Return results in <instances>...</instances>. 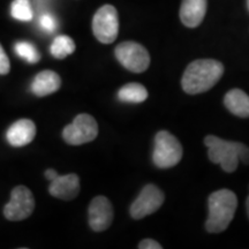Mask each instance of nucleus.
<instances>
[{"mask_svg":"<svg viewBox=\"0 0 249 249\" xmlns=\"http://www.w3.org/2000/svg\"><path fill=\"white\" fill-rule=\"evenodd\" d=\"M223 74L222 62L214 59H198L187 66L181 80L182 89L189 95L205 92L216 85Z\"/></svg>","mask_w":249,"mask_h":249,"instance_id":"f257e3e1","label":"nucleus"},{"mask_svg":"<svg viewBox=\"0 0 249 249\" xmlns=\"http://www.w3.org/2000/svg\"><path fill=\"white\" fill-rule=\"evenodd\" d=\"M208 156L214 164H219L225 172H234L239 161L249 164V148L240 142L226 141L217 136L208 135L204 139Z\"/></svg>","mask_w":249,"mask_h":249,"instance_id":"f03ea898","label":"nucleus"},{"mask_svg":"<svg viewBox=\"0 0 249 249\" xmlns=\"http://www.w3.org/2000/svg\"><path fill=\"white\" fill-rule=\"evenodd\" d=\"M208 214L205 229L210 233H220L229 227L238 208V197L230 189H219L208 198Z\"/></svg>","mask_w":249,"mask_h":249,"instance_id":"7ed1b4c3","label":"nucleus"},{"mask_svg":"<svg viewBox=\"0 0 249 249\" xmlns=\"http://www.w3.org/2000/svg\"><path fill=\"white\" fill-rule=\"evenodd\" d=\"M182 147L176 136L161 130L155 138V149L152 160L160 169H170L176 166L182 158Z\"/></svg>","mask_w":249,"mask_h":249,"instance_id":"20e7f679","label":"nucleus"},{"mask_svg":"<svg viewBox=\"0 0 249 249\" xmlns=\"http://www.w3.org/2000/svg\"><path fill=\"white\" fill-rule=\"evenodd\" d=\"M93 35L103 44H111L119 33V17L116 7L104 5L96 12L92 18Z\"/></svg>","mask_w":249,"mask_h":249,"instance_id":"39448f33","label":"nucleus"},{"mask_svg":"<svg viewBox=\"0 0 249 249\" xmlns=\"http://www.w3.org/2000/svg\"><path fill=\"white\" fill-rule=\"evenodd\" d=\"M98 124L90 114L81 113L62 130V138L71 145H81L97 138Z\"/></svg>","mask_w":249,"mask_h":249,"instance_id":"423d86ee","label":"nucleus"},{"mask_svg":"<svg viewBox=\"0 0 249 249\" xmlns=\"http://www.w3.org/2000/svg\"><path fill=\"white\" fill-rule=\"evenodd\" d=\"M118 61L133 73H142L150 65V55L144 46L136 42H123L114 50Z\"/></svg>","mask_w":249,"mask_h":249,"instance_id":"0eeeda50","label":"nucleus"},{"mask_svg":"<svg viewBox=\"0 0 249 249\" xmlns=\"http://www.w3.org/2000/svg\"><path fill=\"white\" fill-rule=\"evenodd\" d=\"M35 209V198L26 186H17L12 191L11 200L4 207V216L11 222L27 219Z\"/></svg>","mask_w":249,"mask_h":249,"instance_id":"6e6552de","label":"nucleus"},{"mask_svg":"<svg viewBox=\"0 0 249 249\" xmlns=\"http://www.w3.org/2000/svg\"><path fill=\"white\" fill-rule=\"evenodd\" d=\"M164 200V193L157 186L147 185L130 205V216L134 219H142L160 209Z\"/></svg>","mask_w":249,"mask_h":249,"instance_id":"1a4fd4ad","label":"nucleus"},{"mask_svg":"<svg viewBox=\"0 0 249 249\" xmlns=\"http://www.w3.org/2000/svg\"><path fill=\"white\" fill-rule=\"evenodd\" d=\"M89 225L95 232L107 230L113 222V208L105 196H96L88 209Z\"/></svg>","mask_w":249,"mask_h":249,"instance_id":"9d476101","label":"nucleus"},{"mask_svg":"<svg viewBox=\"0 0 249 249\" xmlns=\"http://www.w3.org/2000/svg\"><path fill=\"white\" fill-rule=\"evenodd\" d=\"M49 192L52 196L60 198V200H73L80 193L79 177L74 173L58 176L50 183Z\"/></svg>","mask_w":249,"mask_h":249,"instance_id":"9b49d317","label":"nucleus"},{"mask_svg":"<svg viewBox=\"0 0 249 249\" xmlns=\"http://www.w3.org/2000/svg\"><path fill=\"white\" fill-rule=\"evenodd\" d=\"M7 141L13 147H24L35 139L36 126L30 119H21L9 127L7 130Z\"/></svg>","mask_w":249,"mask_h":249,"instance_id":"f8f14e48","label":"nucleus"},{"mask_svg":"<svg viewBox=\"0 0 249 249\" xmlns=\"http://www.w3.org/2000/svg\"><path fill=\"white\" fill-rule=\"evenodd\" d=\"M207 13V0H182L180 7L181 22L188 28L198 27Z\"/></svg>","mask_w":249,"mask_h":249,"instance_id":"ddd939ff","label":"nucleus"},{"mask_svg":"<svg viewBox=\"0 0 249 249\" xmlns=\"http://www.w3.org/2000/svg\"><path fill=\"white\" fill-rule=\"evenodd\" d=\"M61 86L60 76L53 71H43L37 74L31 83V91L37 97H44L58 91Z\"/></svg>","mask_w":249,"mask_h":249,"instance_id":"4468645a","label":"nucleus"},{"mask_svg":"<svg viewBox=\"0 0 249 249\" xmlns=\"http://www.w3.org/2000/svg\"><path fill=\"white\" fill-rule=\"evenodd\" d=\"M224 104L236 117H249V96L240 89H232L225 95Z\"/></svg>","mask_w":249,"mask_h":249,"instance_id":"2eb2a0df","label":"nucleus"},{"mask_svg":"<svg viewBox=\"0 0 249 249\" xmlns=\"http://www.w3.org/2000/svg\"><path fill=\"white\" fill-rule=\"evenodd\" d=\"M118 98L124 103L139 104L148 98V90L140 83H128V85L121 87L118 92Z\"/></svg>","mask_w":249,"mask_h":249,"instance_id":"dca6fc26","label":"nucleus"},{"mask_svg":"<svg viewBox=\"0 0 249 249\" xmlns=\"http://www.w3.org/2000/svg\"><path fill=\"white\" fill-rule=\"evenodd\" d=\"M51 54L57 59H65L75 51V43L74 40L66 35H60L55 37L50 48Z\"/></svg>","mask_w":249,"mask_h":249,"instance_id":"f3484780","label":"nucleus"},{"mask_svg":"<svg viewBox=\"0 0 249 249\" xmlns=\"http://www.w3.org/2000/svg\"><path fill=\"white\" fill-rule=\"evenodd\" d=\"M15 52L20 58L30 64H36L39 61L40 54L38 50L35 48V45L30 42H18L15 44Z\"/></svg>","mask_w":249,"mask_h":249,"instance_id":"a211bd4d","label":"nucleus"},{"mask_svg":"<svg viewBox=\"0 0 249 249\" xmlns=\"http://www.w3.org/2000/svg\"><path fill=\"white\" fill-rule=\"evenodd\" d=\"M11 14L15 20L28 22L33 18V9H31L29 0H14L11 6Z\"/></svg>","mask_w":249,"mask_h":249,"instance_id":"6ab92c4d","label":"nucleus"},{"mask_svg":"<svg viewBox=\"0 0 249 249\" xmlns=\"http://www.w3.org/2000/svg\"><path fill=\"white\" fill-rule=\"evenodd\" d=\"M39 24L40 27H42L45 31H48V33H53V31L57 29V21H55L53 15L49 13L43 14L42 17L39 18Z\"/></svg>","mask_w":249,"mask_h":249,"instance_id":"aec40b11","label":"nucleus"},{"mask_svg":"<svg viewBox=\"0 0 249 249\" xmlns=\"http://www.w3.org/2000/svg\"><path fill=\"white\" fill-rule=\"evenodd\" d=\"M11 71V64H9V59L6 54V52L0 44V75H6Z\"/></svg>","mask_w":249,"mask_h":249,"instance_id":"412c9836","label":"nucleus"},{"mask_svg":"<svg viewBox=\"0 0 249 249\" xmlns=\"http://www.w3.org/2000/svg\"><path fill=\"white\" fill-rule=\"evenodd\" d=\"M140 249H161L163 247L160 245V242L152 240V239H144L140 242Z\"/></svg>","mask_w":249,"mask_h":249,"instance_id":"4be33fe9","label":"nucleus"},{"mask_svg":"<svg viewBox=\"0 0 249 249\" xmlns=\"http://www.w3.org/2000/svg\"><path fill=\"white\" fill-rule=\"evenodd\" d=\"M59 176V174L57 173V171H54V170H46L45 171V177H46V179H49V180H53V179H55L57 178V177Z\"/></svg>","mask_w":249,"mask_h":249,"instance_id":"5701e85b","label":"nucleus"},{"mask_svg":"<svg viewBox=\"0 0 249 249\" xmlns=\"http://www.w3.org/2000/svg\"><path fill=\"white\" fill-rule=\"evenodd\" d=\"M246 208H247V213H248V217H249V196L247 197V202H246Z\"/></svg>","mask_w":249,"mask_h":249,"instance_id":"b1692460","label":"nucleus"},{"mask_svg":"<svg viewBox=\"0 0 249 249\" xmlns=\"http://www.w3.org/2000/svg\"><path fill=\"white\" fill-rule=\"evenodd\" d=\"M247 7H248V9H249V0H247Z\"/></svg>","mask_w":249,"mask_h":249,"instance_id":"393cba45","label":"nucleus"}]
</instances>
